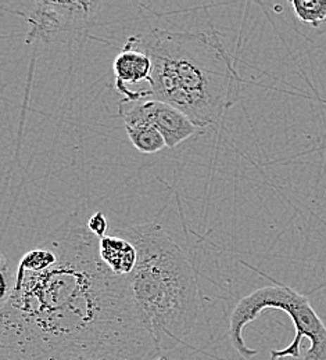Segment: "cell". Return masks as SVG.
Segmentation results:
<instances>
[{"mask_svg":"<svg viewBox=\"0 0 326 360\" xmlns=\"http://www.w3.org/2000/svg\"><path fill=\"white\" fill-rule=\"evenodd\" d=\"M57 262V254L54 248L45 241L39 247L28 251L20 259L18 268L28 271H44Z\"/></svg>","mask_w":326,"mask_h":360,"instance_id":"30bf717a","label":"cell"},{"mask_svg":"<svg viewBox=\"0 0 326 360\" xmlns=\"http://www.w3.org/2000/svg\"><path fill=\"white\" fill-rule=\"evenodd\" d=\"M138 101L121 98L118 103V115L124 122V128L132 146L146 155L160 153L167 147L163 135L147 121L142 118L138 111Z\"/></svg>","mask_w":326,"mask_h":360,"instance_id":"ba28073f","label":"cell"},{"mask_svg":"<svg viewBox=\"0 0 326 360\" xmlns=\"http://www.w3.org/2000/svg\"><path fill=\"white\" fill-rule=\"evenodd\" d=\"M21 10H13L27 24L25 42L68 44L97 24L103 1H51L37 0L21 3Z\"/></svg>","mask_w":326,"mask_h":360,"instance_id":"5b68a950","label":"cell"},{"mask_svg":"<svg viewBox=\"0 0 326 360\" xmlns=\"http://www.w3.org/2000/svg\"><path fill=\"white\" fill-rule=\"evenodd\" d=\"M88 229L100 240L103 237H106V233H107V229H108V222H107V218L104 217V214L97 211V212H94V215H91L88 218Z\"/></svg>","mask_w":326,"mask_h":360,"instance_id":"4fadbf2b","label":"cell"},{"mask_svg":"<svg viewBox=\"0 0 326 360\" xmlns=\"http://www.w3.org/2000/svg\"><path fill=\"white\" fill-rule=\"evenodd\" d=\"M0 276H1V295H0V302H1L7 300V297L14 290L15 277H17V271H13L10 268L4 254L1 255V262H0Z\"/></svg>","mask_w":326,"mask_h":360,"instance_id":"7c38bea8","label":"cell"},{"mask_svg":"<svg viewBox=\"0 0 326 360\" xmlns=\"http://www.w3.org/2000/svg\"><path fill=\"white\" fill-rule=\"evenodd\" d=\"M78 207L46 241L57 262L44 271L17 266L15 285L0 302V360H158L128 277L101 261Z\"/></svg>","mask_w":326,"mask_h":360,"instance_id":"6da1fadb","label":"cell"},{"mask_svg":"<svg viewBox=\"0 0 326 360\" xmlns=\"http://www.w3.org/2000/svg\"><path fill=\"white\" fill-rule=\"evenodd\" d=\"M250 269L268 277L274 285L261 287L249 295L243 297L233 308L230 319V338L232 347L242 359H251L258 352L249 348L243 338L246 326L254 321L267 309H278L287 314L294 324V338L290 345L283 349H272L271 360H283L286 358H300V344L303 338H308L310 348L303 360H326V326L322 319L314 311L310 300L293 290L291 287L280 283L261 270L244 264Z\"/></svg>","mask_w":326,"mask_h":360,"instance_id":"277c9868","label":"cell"},{"mask_svg":"<svg viewBox=\"0 0 326 360\" xmlns=\"http://www.w3.org/2000/svg\"><path fill=\"white\" fill-rule=\"evenodd\" d=\"M127 42L151 60L150 98L175 107L197 128L217 129L239 101L243 79L217 31L151 28Z\"/></svg>","mask_w":326,"mask_h":360,"instance_id":"7a4b0ae2","label":"cell"},{"mask_svg":"<svg viewBox=\"0 0 326 360\" xmlns=\"http://www.w3.org/2000/svg\"><path fill=\"white\" fill-rule=\"evenodd\" d=\"M290 6L303 24L318 28L326 21V0H291Z\"/></svg>","mask_w":326,"mask_h":360,"instance_id":"8fae6325","label":"cell"},{"mask_svg":"<svg viewBox=\"0 0 326 360\" xmlns=\"http://www.w3.org/2000/svg\"><path fill=\"white\" fill-rule=\"evenodd\" d=\"M131 241L138 262L128 276L140 317L160 351L187 344L200 311L197 276L184 248L157 222L115 229Z\"/></svg>","mask_w":326,"mask_h":360,"instance_id":"3957f363","label":"cell"},{"mask_svg":"<svg viewBox=\"0 0 326 360\" xmlns=\"http://www.w3.org/2000/svg\"><path fill=\"white\" fill-rule=\"evenodd\" d=\"M99 254L107 268L121 277H128L138 262L135 245L117 234L106 236L100 240Z\"/></svg>","mask_w":326,"mask_h":360,"instance_id":"9c48e42d","label":"cell"},{"mask_svg":"<svg viewBox=\"0 0 326 360\" xmlns=\"http://www.w3.org/2000/svg\"><path fill=\"white\" fill-rule=\"evenodd\" d=\"M151 70L153 65L150 57L143 50L125 42L113 63L115 75L114 86L124 100L138 101L142 98L139 90H131L128 85L149 82Z\"/></svg>","mask_w":326,"mask_h":360,"instance_id":"52a82bcc","label":"cell"},{"mask_svg":"<svg viewBox=\"0 0 326 360\" xmlns=\"http://www.w3.org/2000/svg\"><path fill=\"white\" fill-rule=\"evenodd\" d=\"M158 360H167V359H165V358H160V359H158Z\"/></svg>","mask_w":326,"mask_h":360,"instance_id":"5bb4252c","label":"cell"},{"mask_svg":"<svg viewBox=\"0 0 326 360\" xmlns=\"http://www.w3.org/2000/svg\"><path fill=\"white\" fill-rule=\"evenodd\" d=\"M137 105L142 118L163 135L168 148H175L189 137L206 132L197 128L184 112L163 101L146 98L139 100Z\"/></svg>","mask_w":326,"mask_h":360,"instance_id":"8992f818","label":"cell"}]
</instances>
